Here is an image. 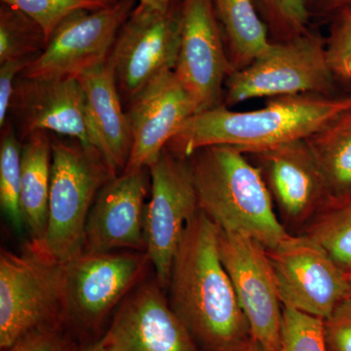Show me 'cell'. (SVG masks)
Listing matches in <instances>:
<instances>
[{
    "label": "cell",
    "mask_w": 351,
    "mask_h": 351,
    "mask_svg": "<svg viewBox=\"0 0 351 351\" xmlns=\"http://www.w3.org/2000/svg\"><path fill=\"white\" fill-rule=\"evenodd\" d=\"M219 226L202 211L189 221L178 247L169 302L201 351H237L250 341L219 246Z\"/></svg>",
    "instance_id": "6da1fadb"
},
{
    "label": "cell",
    "mask_w": 351,
    "mask_h": 351,
    "mask_svg": "<svg viewBox=\"0 0 351 351\" xmlns=\"http://www.w3.org/2000/svg\"><path fill=\"white\" fill-rule=\"evenodd\" d=\"M351 110V94L270 98L262 108L237 112L221 105L189 117L167 147L188 158L201 147L225 145L248 152L311 137Z\"/></svg>",
    "instance_id": "7a4b0ae2"
},
{
    "label": "cell",
    "mask_w": 351,
    "mask_h": 351,
    "mask_svg": "<svg viewBox=\"0 0 351 351\" xmlns=\"http://www.w3.org/2000/svg\"><path fill=\"white\" fill-rule=\"evenodd\" d=\"M186 159L200 211L219 230L250 237L267 249L290 234L260 169L245 152L232 145H209Z\"/></svg>",
    "instance_id": "3957f363"
},
{
    "label": "cell",
    "mask_w": 351,
    "mask_h": 351,
    "mask_svg": "<svg viewBox=\"0 0 351 351\" xmlns=\"http://www.w3.org/2000/svg\"><path fill=\"white\" fill-rule=\"evenodd\" d=\"M52 138V167L47 228L43 242L32 244L66 263L82 253L90 210L101 188L113 177L100 149L75 138Z\"/></svg>",
    "instance_id": "277c9868"
},
{
    "label": "cell",
    "mask_w": 351,
    "mask_h": 351,
    "mask_svg": "<svg viewBox=\"0 0 351 351\" xmlns=\"http://www.w3.org/2000/svg\"><path fill=\"white\" fill-rule=\"evenodd\" d=\"M66 263L27 243L0 253V348L32 330L66 321Z\"/></svg>",
    "instance_id": "5b68a950"
},
{
    "label": "cell",
    "mask_w": 351,
    "mask_h": 351,
    "mask_svg": "<svg viewBox=\"0 0 351 351\" xmlns=\"http://www.w3.org/2000/svg\"><path fill=\"white\" fill-rule=\"evenodd\" d=\"M338 82L326 39L308 29L290 40L271 43L253 63L234 71L226 80L223 105L301 94L337 96Z\"/></svg>",
    "instance_id": "8992f818"
},
{
    "label": "cell",
    "mask_w": 351,
    "mask_h": 351,
    "mask_svg": "<svg viewBox=\"0 0 351 351\" xmlns=\"http://www.w3.org/2000/svg\"><path fill=\"white\" fill-rule=\"evenodd\" d=\"M151 265L145 252H86L66 262V321L97 331L138 284Z\"/></svg>",
    "instance_id": "52a82bcc"
},
{
    "label": "cell",
    "mask_w": 351,
    "mask_h": 351,
    "mask_svg": "<svg viewBox=\"0 0 351 351\" xmlns=\"http://www.w3.org/2000/svg\"><path fill=\"white\" fill-rule=\"evenodd\" d=\"M182 0L165 10L136 7L120 29L108 62L128 104L157 76L174 71L182 34Z\"/></svg>",
    "instance_id": "ba28073f"
},
{
    "label": "cell",
    "mask_w": 351,
    "mask_h": 351,
    "mask_svg": "<svg viewBox=\"0 0 351 351\" xmlns=\"http://www.w3.org/2000/svg\"><path fill=\"white\" fill-rule=\"evenodd\" d=\"M138 4V0H117L98 10L71 14L20 76L77 80L106 63L122 25Z\"/></svg>",
    "instance_id": "9c48e42d"
},
{
    "label": "cell",
    "mask_w": 351,
    "mask_h": 351,
    "mask_svg": "<svg viewBox=\"0 0 351 351\" xmlns=\"http://www.w3.org/2000/svg\"><path fill=\"white\" fill-rule=\"evenodd\" d=\"M149 170L152 196L145 207V253L165 291L184 230L200 209L188 159L165 147Z\"/></svg>",
    "instance_id": "30bf717a"
},
{
    "label": "cell",
    "mask_w": 351,
    "mask_h": 351,
    "mask_svg": "<svg viewBox=\"0 0 351 351\" xmlns=\"http://www.w3.org/2000/svg\"><path fill=\"white\" fill-rule=\"evenodd\" d=\"M245 154L260 169L279 221L290 234L304 232L332 204L326 180L306 138Z\"/></svg>",
    "instance_id": "8fae6325"
},
{
    "label": "cell",
    "mask_w": 351,
    "mask_h": 351,
    "mask_svg": "<svg viewBox=\"0 0 351 351\" xmlns=\"http://www.w3.org/2000/svg\"><path fill=\"white\" fill-rule=\"evenodd\" d=\"M283 306L325 318L348 298V274L306 234H289L267 249Z\"/></svg>",
    "instance_id": "7c38bea8"
},
{
    "label": "cell",
    "mask_w": 351,
    "mask_h": 351,
    "mask_svg": "<svg viewBox=\"0 0 351 351\" xmlns=\"http://www.w3.org/2000/svg\"><path fill=\"white\" fill-rule=\"evenodd\" d=\"M219 246L221 261L248 321L252 339L265 351H278L283 304L267 248L250 237L221 230Z\"/></svg>",
    "instance_id": "4fadbf2b"
},
{
    "label": "cell",
    "mask_w": 351,
    "mask_h": 351,
    "mask_svg": "<svg viewBox=\"0 0 351 351\" xmlns=\"http://www.w3.org/2000/svg\"><path fill=\"white\" fill-rule=\"evenodd\" d=\"M182 34L174 69L198 112L223 103V87L234 73L213 0H182Z\"/></svg>",
    "instance_id": "5bb4252c"
},
{
    "label": "cell",
    "mask_w": 351,
    "mask_h": 351,
    "mask_svg": "<svg viewBox=\"0 0 351 351\" xmlns=\"http://www.w3.org/2000/svg\"><path fill=\"white\" fill-rule=\"evenodd\" d=\"M9 115L21 141L45 131L100 149L84 92L75 78L18 76Z\"/></svg>",
    "instance_id": "9a60e30c"
},
{
    "label": "cell",
    "mask_w": 351,
    "mask_h": 351,
    "mask_svg": "<svg viewBox=\"0 0 351 351\" xmlns=\"http://www.w3.org/2000/svg\"><path fill=\"white\" fill-rule=\"evenodd\" d=\"M156 279L143 281L117 308L99 339L103 351H201Z\"/></svg>",
    "instance_id": "2e32d148"
},
{
    "label": "cell",
    "mask_w": 351,
    "mask_h": 351,
    "mask_svg": "<svg viewBox=\"0 0 351 351\" xmlns=\"http://www.w3.org/2000/svg\"><path fill=\"white\" fill-rule=\"evenodd\" d=\"M197 112L174 71L154 78L127 104L132 147L123 171L149 169L184 122Z\"/></svg>",
    "instance_id": "e0dca14e"
},
{
    "label": "cell",
    "mask_w": 351,
    "mask_h": 351,
    "mask_svg": "<svg viewBox=\"0 0 351 351\" xmlns=\"http://www.w3.org/2000/svg\"><path fill=\"white\" fill-rule=\"evenodd\" d=\"M149 170L123 171L101 188L85 228L86 252H145V197Z\"/></svg>",
    "instance_id": "ac0fdd59"
},
{
    "label": "cell",
    "mask_w": 351,
    "mask_h": 351,
    "mask_svg": "<svg viewBox=\"0 0 351 351\" xmlns=\"http://www.w3.org/2000/svg\"><path fill=\"white\" fill-rule=\"evenodd\" d=\"M77 80L100 151L112 172L119 175L130 157L132 133L112 66L108 60Z\"/></svg>",
    "instance_id": "d6986e66"
},
{
    "label": "cell",
    "mask_w": 351,
    "mask_h": 351,
    "mask_svg": "<svg viewBox=\"0 0 351 351\" xmlns=\"http://www.w3.org/2000/svg\"><path fill=\"white\" fill-rule=\"evenodd\" d=\"M52 167V138L38 131L22 141L21 204L29 243L43 242L47 228L48 201Z\"/></svg>",
    "instance_id": "ffe728a7"
},
{
    "label": "cell",
    "mask_w": 351,
    "mask_h": 351,
    "mask_svg": "<svg viewBox=\"0 0 351 351\" xmlns=\"http://www.w3.org/2000/svg\"><path fill=\"white\" fill-rule=\"evenodd\" d=\"M234 71L253 63L271 44L254 0H213Z\"/></svg>",
    "instance_id": "44dd1931"
},
{
    "label": "cell",
    "mask_w": 351,
    "mask_h": 351,
    "mask_svg": "<svg viewBox=\"0 0 351 351\" xmlns=\"http://www.w3.org/2000/svg\"><path fill=\"white\" fill-rule=\"evenodd\" d=\"M329 188L332 203L351 199V110L306 138Z\"/></svg>",
    "instance_id": "7402d4cb"
},
{
    "label": "cell",
    "mask_w": 351,
    "mask_h": 351,
    "mask_svg": "<svg viewBox=\"0 0 351 351\" xmlns=\"http://www.w3.org/2000/svg\"><path fill=\"white\" fill-rule=\"evenodd\" d=\"M0 144V206L15 232L25 230L21 204L22 191V141L7 120L2 127Z\"/></svg>",
    "instance_id": "603a6c76"
},
{
    "label": "cell",
    "mask_w": 351,
    "mask_h": 351,
    "mask_svg": "<svg viewBox=\"0 0 351 351\" xmlns=\"http://www.w3.org/2000/svg\"><path fill=\"white\" fill-rule=\"evenodd\" d=\"M45 32L27 14L6 4L0 6V64L36 59L47 46Z\"/></svg>",
    "instance_id": "cb8c5ba5"
},
{
    "label": "cell",
    "mask_w": 351,
    "mask_h": 351,
    "mask_svg": "<svg viewBox=\"0 0 351 351\" xmlns=\"http://www.w3.org/2000/svg\"><path fill=\"white\" fill-rule=\"evenodd\" d=\"M302 233L320 244L339 269L351 274V199L332 203Z\"/></svg>",
    "instance_id": "d4e9b609"
},
{
    "label": "cell",
    "mask_w": 351,
    "mask_h": 351,
    "mask_svg": "<svg viewBox=\"0 0 351 351\" xmlns=\"http://www.w3.org/2000/svg\"><path fill=\"white\" fill-rule=\"evenodd\" d=\"M271 43H282L309 29L307 0H258Z\"/></svg>",
    "instance_id": "484cf974"
},
{
    "label": "cell",
    "mask_w": 351,
    "mask_h": 351,
    "mask_svg": "<svg viewBox=\"0 0 351 351\" xmlns=\"http://www.w3.org/2000/svg\"><path fill=\"white\" fill-rule=\"evenodd\" d=\"M112 0H1V3L19 9L40 25L49 41L59 25L71 14L80 10H98Z\"/></svg>",
    "instance_id": "4316f807"
},
{
    "label": "cell",
    "mask_w": 351,
    "mask_h": 351,
    "mask_svg": "<svg viewBox=\"0 0 351 351\" xmlns=\"http://www.w3.org/2000/svg\"><path fill=\"white\" fill-rule=\"evenodd\" d=\"M278 351H328L324 319L283 306Z\"/></svg>",
    "instance_id": "83f0119b"
},
{
    "label": "cell",
    "mask_w": 351,
    "mask_h": 351,
    "mask_svg": "<svg viewBox=\"0 0 351 351\" xmlns=\"http://www.w3.org/2000/svg\"><path fill=\"white\" fill-rule=\"evenodd\" d=\"M66 323L57 322L32 330L3 351H76L75 336L66 330Z\"/></svg>",
    "instance_id": "f1b7e54d"
},
{
    "label": "cell",
    "mask_w": 351,
    "mask_h": 351,
    "mask_svg": "<svg viewBox=\"0 0 351 351\" xmlns=\"http://www.w3.org/2000/svg\"><path fill=\"white\" fill-rule=\"evenodd\" d=\"M328 351H351V298L335 307L324 319Z\"/></svg>",
    "instance_id": "f546056e"
},
{
    "label": "cell",
    "mask_w": 351,
    "mask_h": 351,
    "mask_svg": "<svg viewBox=\"0 0 351 351\" xmlns=\"http://www.w3.org/2000/svg\"><path fill=\"white\" fill-rule=\"evenodd\" d=\"M326 46L330 64L337 75L351 55V11L339 14L332 19Z\"/></svg>",
    "instance_id": "4dcf8cb0"
},
{
    "label": "cell",
    "mask_w": 351,
    "mask_h": 351,
    "mask_svg": "<svg viewBox=\"0 0 351 351\" xmlns=\"http://www.w3.org/2000/svg\"><path fill=\"white\" fill-rule=\"evenodd\" d=\"M34 59L12 60L0 64V127L5 125L9 117L15 83L18 76Z\"/></svg>",
    "instance_id": "1f68e13d"
},
{
    "label": "cell",
    "mask_w": 351,
    "mask_h": 351,
    "mask_svg": "<svg viewBox=\"0 0 351 351\" xmlns=\"http://www.w3.org/2000/svg\"><path fill=\"white\" fill-rule=\"evenodd\" d=\"M311 17L331 18L350 12L351 0H307Z\"/></svg>",
    "instance_id": "d6a6232c"
},
{
    "label": "cell",
    "mask_w": 351,
    "mask_h": 351,
    "mask_svg": "<svg viewBox=\"0 0 351 351\" xmlns=\"http://www.w3.org/2000/svg\"><path fill=\"white\" fill-rule=\"evenodd\" d=\"M172 0H138V7L152 9V10H165L169 7Z\"/></svg>",
    "instance_id": "836d02e7"
},
{
    "label": "cell",
    "mask_w": 351,
    "mask_h": 351,
    "mask_svg": "<svg viewBox=\"0 0 351 351\" xmlns=\"http://www.w3.org/2000/svg\"><path fill=\"white\" fill-rule=\"evenodd\" d=\"M336 75L339 82L351 83V55L346 59Z\"/></svg>",
    "instance_id": "e575fe53"
},
{
    "label": "cell",
    "mask_w": 351,
    "mask_h": 351,
    "mask_svg": "<svg viewBox=\"0 0 351 351\" xmlns=\"http://www.w3.org/2000/svg\"><path fill=\"white\" fill-rule=\"evenodd\" d=\"M237 351H265V350L260 343H258L257 341L251 339L248 343H245V345Z\"/></svg>",
    "instance_id": "d590c367"
},
{
    "label": "cell",
    "mask_w": 351,
    "mask_h": 351,
    "mask_svg": "<svg viewBox=\"0 0 351 351\" xmlns=\"http://www.w3.org/2000/svg\"><path fill=\"white\" fill-rule=\"evenodd\" d=\"M76 351H103L101 350V348L99 341H97L96 343H91V345H88L86 346H82L80 350Z\"/></svg>",
    "instance_id": "8d00e7d4"
},
{
    "label": "cell",
    "mask_w": 351,
    "mask_h": 351,
    "mask_svg": "<svg viewBox=\"0 0 351 351\" xmlns=\"http://www.w3.org/2000/svg\"><path fill=\"white\" fill-rule=\"evenodd\" d=\"M348 297L351 298V274H348Z\"/></svg>",
    "instance_id": "74e56055"
},
{
    "label": "cell",
    "mask_w": 351,
    "mask_h": 351,
    "mask_svg": "<svg viewBox=\"0 0 351 351\" xmlns=\"http://www.w3.org/2000/svg\"><path fill=\"white\" fill-rule=\"evenodd\" d=\"M112 1H117V0H112Z\"/></svg>",
    "instance_id": "f35d334b"
}]
</instances>
